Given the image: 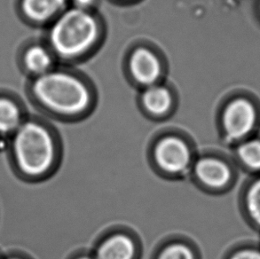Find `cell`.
<instances>
[{
    "label": "cell",
    "mask_w": 260,
    "mask_h": 259,
    "mask_svg": "<svg viewBox=\"0 0 260 259\" xmlns=\"http://www.w3.org/2000/svg\"><path fill=\"white\" fill-rule=\"evenodd\" d=\"M25 64L31 72L39 75L46 73L51 66V57L41 46H33L25 54Z\"/></svg>",
    "instance_id": "obj_12"
},
{
    "label": "cell",
    "mask_w": 260,
    "mask_h": 259,
    "mask_svg": "<svg viewBox=\"0 0 260 259\" xmlns=\"http://www.w3.org/2000/svg\"><path fill=\"white\" fill-rule=\"evenodd\" d=\"M246 204L250 217L260 224V180L254 183L248 191Z\"/></svg>",
    "instance_id": "obj_15"
},
{
    "label": "cell",
    "mask_w": 260,
    "mask_h": 259,
    "mask_svg": "<svg viewBox=\"0 0 260 259\" xmlns=\"http://www.w3.org/2000/svg\"><path fill=\"white\" fill-rule=\"evenodd\" d=\"M193 155L187 140L173 133L160 137L151 150L155 167L164 175L171 178L184 177L191 173Z\"/></svg>",
    "instance_id": "obj_4"
},
{
    "label": "cell",
    "mask_w": 260,
    "mask_h": 259,
    "mask_svg": "<svg viewBox=\"0 0 260 259\" xmlns=\"http://www.w3.org/2000/svg\"><path fill=\"white\" fill-rule=\"evenodd\" d=\"M139 245L125 232H116L106 237L93 253L94 259H136Z\"/></svg>",
    "instance_id": "obj_7"
},
{
    "label": "cell",
    "mask_w": 260,
    "mask_h": 259,
    "mask_svg": "<svg viewBox=\"0 0 260 259\" xmlns=\"http://www.w3.org/2000/svg\"><path fill=\"white\" fill-rule=\"evenodd\" d=\"M12 136L13 157L21 174L39 179L52 173L59 159V146L49 130L28 121L21 123Z\"/></svg>",
    "instance_id": "obj_1"
},
{
    "label": "cell",
    "mask_w": 260,
    "mask_h": 259,
    "mask_svg": "<svg viewBox=\"0 0 260 259\" xmlns=\"http://www.w3.org/2000/svg\"><path fill=\"white\" fill-rule=\"evenodd\" d=\"M98 26L94 18L81 8L64 13L54 23L50 34L53 49L64 57L77 56L95 42Z\"/></svg>",
    "instance_id": "obj_3"
},
{
    "label": "cell",
    "mask_w": 260,
    "mask_h": 259,
    "mask_svg": "<svg viewBox=\"0 0 260 259\" xmlns=\"http://www.w3.org/2000/svg\"><path fill=\"white\" fill-rule=\"evenodd\" d=\"M238 156L248 167L260 169V141L250 140L243 143L238 149Z\"/></svg>",
    "instance_id": "obj_14"
},
{
    "label": "cell",
    "mask_w": 260,
    "mask_h": 259,
    "mask_svg": "<svg viewBox=\"0 0 260 259\" xmlns=\"http://www.w3.org/2000/svg\"><path fill=\"white\" fill-rule=\"evenodd\" d=\"M33 91L46 108L62 116H77L90 104V94L81 81L63 72H46L39 76Z\"/></svg>",
    "instance_id": "obj_2"
},
{
    "label": "cell",
    "mask_w": 260,
    "mask_h": 259,
    "mask_svg": "<svg viewBox=\"0 0 260 259\" xmlns=\"http://www.w3.org/2000/svg\"><path fill=\"white\" fill-rule=\"evenodd\" d=\"M74 259H94V257L91 255H82V256H77Z\"/></svg>",
    "instance_id": "obj_18"
},
{
    "label": "cell",
    "mask_w": 260,
    "mask_h": 259,
    "mask_svg": "<svg viewBox=\"0 0 260 259\" xmlns=\"http://www.w3.org/2000/svg\"><path fill=\"white\" fill-rule=\"evenodd\" d=\"M66 0H23L25 14L35 21H46L63 9Z\"/></svg>",
    "instance_id": "obj_10"
},
{
    "label": "cell",
    "mask_w": 260,
    "mask_h": 259,
    "mask_svg": "<svg viewBox=\"0 0 260 259\" xmlns=\"http://www.w3.org/2000/svg\"><path fill=\"white\" fill-rule=\"evenodd\" d=\"M7 259H23L21 258V257H19V256H12V257H9V258Z\"/></svg>",
    "instance_id": "obj_19"
},
{
    "label": "cell",
    "mask_w": 260,
    "mask_h": 259,
    "mask_svg": "<svg viewBox=\"0 0 260 259\" xmlns=\"http://www.w3.org/2000/svg\"><path fill=\"white\" fill-rule=\"evenodd\" d=\"M131 71L141 84H152L160 76V62L149 50L140 48L134 52L130 61Z\"/></svg>",
    "instance_id": "obj_8"
},
{
    "label": "cell",
    "mask_w": 260,
    "mask_h": 259,
    "mask_svg": "<svg viewBox=\"0 0 260 259\" xmlns=\"http://www.w3.org/2000/svg\"><path fill=\"white\" fill-rule=\"evenodd\" d=\"M142 102L145 109L155 116H162L169 111L173 105L170 91L162 86H150L145 91Z\"/></svg>",
    "instance_id": "obj_9"
},
{
    "label": "cell",
    "mask_w": 260,
    "mask_h": 259,
    "mask_svg": "<svg viewBox=\"0 0 260 259\" xmlns=\"http://www.w3.org/2000/svg\"><path fill=\"white\" fill-rule=\"evenodd\" d=\"M205 192V191H204ZM205 193H206V198H207V204L208 203H210L211 202V196H210V193H207V192H205ZM207 228V226H206ZM208 239H209V234H208V229L206 230V235H205V238H204V242H203V244L199 247V248H196V250H197V251H200V250H202V249H204V247H205V245L207 244L208 242ZM194 249V248H193Z\"/></svg>",
    "instance_id": "obj_17"
},
{
    "label": "cell",
    "mask_w": 260,
    "mask_h": 259,
    "mask_svg": "<svg viewBox=\"0 0 260 259\" xmlns=\"http://www.w3.org/2000/svg\"><path fill=\"white\" fill-rule=\"evenodd\" d=\"M230 259H260V253L255 250H242L234 254Z\"/></svg>",
    "instance_id": "obj_16"
},
{
    "label": "cell",
    "mask_w": 260,
    "mask_h": 259,
    "mask_svg": "<svg viewBox=\"0 0 260 259\" xmlns=\"http://www.w3.org/2000/svg\"><path fill=\"white\" fill-rule=\"evenodd\" d=\"M255 121V109L244 99L231 102L223 114V127L229 140H240L246 136L253 128Z\"/></svg>",
    "instance_id": "obj_5"
},
{
    "label": "cell",
    "mask_w": 260,
    "mask_h": 259,
    "mask_svg": "<svg viewBox=\"0 0 260 259\" xmlns=\"http://www.w3.org/2000/svg\"><path fill=\"white\" fill-rule=\"evenodd\" d=\"M192 174L197 183L209 189L225 187L231 179V170L225 161L211 155L197 158L192 166Z\"/></svg>",
    "instance_id": "obj_6"
},
{
    "label": "cell",
    "mask_w": 260,
    "mask_h": 259,
    "mask_svg": "<svg viewBox=\"0 0 260 259\" xmlns=\"http://www.w3.org/2000/svg\"><path fill=\"white\" fill-rule=\"evenodd\" d=\"M156 259H197V252L192 246L182 241L167 243L162 248Z\"/></svg>",
    "instance_id": "obj_13"
},
{
    "label": "cell",
    "mask_w": 260,
    "mask_h": 259,
    "mask_svg": "<svg viewBox=\"0 0 260 259\" xmlns=\"http://www.w3.org/2000/svg\"><path fill=\"white\" fill-rule=\"evenodd\" d=\"M22 123L17 105L8 99L0 98V135H13Z\"/></svg>",
    "instance_id": "obj_11"
}]
</instances>
